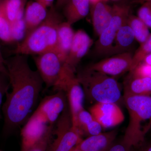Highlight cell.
<instances>
[{
	"label": "cell",
	"instance_id": "1",
	"mask_svg": "<svg viewBox=\"0 0 151 151\" xmlns=\"http://www.w3.org/2000/svg\"><path fill=\"white\" fill-rule=\"evenodd\" d=\"M10 92L2 106L3 134L9 136L27 122L35 108L44 82L37 70L32 69L27 55L17 54L5 60Z\"/></svg>",
	"mask_w": 151,
	"mask_h": 151
},
{
	"label": "cell",
	"instance_id": "2",
	"mask_svg": "<svg viewBox=\"0 0 151 151\" xmlns=\"http://www.w3.org/2000/svg\"><path fill=\"white\" fill-rule=\"evenodd\" d=\"M62 16L54 8L48 11L46 19L32 31L18 44L16 54L38 55L55 50L57 39L58 29L63 22Z\"/></svg>",
	"mask_w": 151,
	"mask_h": 151
},
{
	"label": "cell",
	"instance_id": "3",
	"mask_svg": "<svg viewBox=\"0 0 151 151\" xmlns=\"http://www.w3.org/2000/svg\"><path fill=\"white\" fill-rule=\"evenodd\" d=\"M129 122L122 140L131 148L146 138L151 129V96L124 97Z\"/></svg>",
	"mask_w": 151,
	"mask_h": 151
},
{
	"label": "cell",
	"instance_id": "4",
	"mask_svg": "<svg viewBox=\"0 0 151 151\" xmlns=\"http://www.w3.org/2000/svg\"><path fill=\"white\" fill-rule=\"evenodd\" d=\"M76 76L83 88L85 97L90 101L116 103L122 98L120 85L112 76L87 68Z\"/></svg>",
	"mask_w": 151,
	"mask_h": 151
},
{
	"label": "cell",
	"instance_id": "5",
	"mask_svg": "<svg viewBox=\"0 0 151 151\" xmlns=\"http://www.w3.org/2000/svg\"><path fill=\"white\" fill-rule=\"evenodd\" d=\"M35 62L45 89L62 90L68 81L76 75L65 65L54 50L36 55Z\"/></svg>",
	"mask_w": 151,
	"mask_h": 151
},
{
	"label": "cell",
	"instance_id": "6",
	"mask_svg": "<svg viewBox=\"0 0 151 151\" xmlns=\"http://www.w3.org/2000/svg\"><path fill=\"white\" fill-rule=\"evenodd\" d=\"M113 7V14L111 22L94 44V53L98 57L109 56L117 33L127 23L131 14V6L127 4H116Z\"/></svg>",
	"mask_w": 151,
	"mask_h": 151
},
{
	"label": "cell",
	"instance_id": "7",
	"mask_svg": "<svg viewBox=\"0 0 151 151\" xmlns=\"http://www.w3.org/2000/svg\"><path fill=\"white\" fill-rule=\"evenodd\" d=\"M54 135L55 137L52 139L46 151H70L82 139L72 126L68 104L55 123Z\"/></svg>",
	"mask_w": 151,
	"mask_h": 151
},
{
	"label": "cell",
	"instance_id": "8",
	"mask_svg": "<svg viewBox=\"0 0 151 151\" xmlns=\"http://www.w3.org/2000/svg\"><path fill=\"white\" fill-rule=\"evenodd\" d=\"M67 101L65 92L58 90L45 97L34 112L48 125H54L67 105Z\"/></svg>",
	"mask_w": 151,
	"mask_h": 151
},
{
	"label": "cell",
	"instance_id": "9",
	"mask_svg": "<svg viewBox=\"0 0 151 151\" xmlns=\"http://www.w3.org/2000/svg\"><path fill=\"white\" fill-rule=\"evenodd\" d=\"M133 55L131 52L114 55L103 58L87 68L112 77L121 75L131 70Z\"/></svg>",
	"mask_w": 151,
	"mask_h": 151
},
{
	"label": "cell",
	"instance_id": "10",
	"mask_svg": "<svg viewBox=\"0 0 151 151\" xmlns=\"http://www.w3.org/2000/svg\"><path fill=\"white\" fill-rule=\"evenodd\" d=\"M49 126L34 112L21 129L20 151H27L37 144L43 137Z\"/></svg>",
	"mask_w": 151,
	"mask_h": 151
},
{
	"label": "cell",
	"instance_id": "11",
	"mask_svg": "<svg viewBox=\"0 0 151 151\" xmlns=\"http://www.w3.org/2000/svg\"><path fill=\"white\" fill-rule=\"evenodd\" d=\"M89 112L105 129L116 127L125 119L123 111L117 103H96L90 108Z\"/></svg>",
	"mask_w": 151,
	"mask_h": 151
},
{
	"label": "cell",
	"instance_id": "12",
	"mask_svg": "<svg viewBox=\"0 0 151 151\" xmlns=\"http://www.w3.org/2000/svg\"><path fill=\"white\" fill-rule=\"evenodd\" d=\"M93 40L88 34L82 29L75 32L73 41L65 64L74 72L78 63L93 44Z\"/></svg>",
	"mask_w": 151,
	"mask_h": 151
},
{
	"label": "cell",
	"instance_id": "13",
	"mask_svg": "<svg viewBox=\"0 0 151 151\" xmlns=\"http://www.w3.org/2000/svg\"><path fill=\"white\" fill-rule=\"evenodd\" d=\"M63 91L66 94L72 126L76 129L78 113L84 109L83 105L85 97L84 90L76 75L68 81Z\"/></svg>",
	"mask_w": 151,
	"mask_h": 151
},
{
	"label": "cell",
	"instance_id": "14",
	"mask_svg": "<svg viewBox=\"0 0 151 151\" xmlns=\"http://www.w3.org/2000/svg\"><path fill=\"white\" fill-rule=\"evenodd\" d=\"M117 134L116 130L101 132L82 139L76 147L81 151H106L115 142Z\"/></svg>",
	"mask_w": 151,
	"mask_h": 151
},
{
	"label": "cell",
	"instance_id": "15",
	"mask_svg": "<svg viewBox=\"0 0 151 151\" xmlns=\"http://www.w3.org/2000/svg\"><path fill=\"white\" fill-rule=\"evenodd\" d=\"M91 16L94 32L99 37L108 27L113 14V6L100 1L92 5Z\"/></svg>",
	"mask_w": 151,
	"mask_h": 151
},
{
	"label": "cell",
	"instance_id": "16",
	"mask_svg": "<svg viewBox=\"0 0 151 151\" xmlns=\"http://www.w3.org/2000/svg\"><path fill=\"white\" fill-rule=\"evenodd\" d=\"M47 8L46 6L36 1L29 2L26 4L24 13L26 35L45 20L48 14Z\"/></svg>",
	"mask_w": 151,
	"mask_h": 151
},
{
	"label": "cell",
	"instance_id": "17",
	"mask_svg": "<svg viewBox=\"0 0 151 151\" xmlns=\"http://www.w3.org/2000/svg\"><path fill=\"white\" fill-rule=\"evenodd\" d=\"M75 32L72 25L66 21L60 24L58 29L56 47L54 51L65 63L73 41Z\"/></svg>",
	"mask_w": 151,
	"mask_h": 151
},
{
	"label": "cell",
	"instance_id": "18",
	"mask_svg": "<svg viewBox=\"0 0 151 151\" xmlns=\"http://www.w3.org/2000/svg\"><path fill=\"white\" fill-rule=\"evenodd\" d=\"M90 0H68L64 6L66 22L71 25L86 17L90 10Z\"/></svg>",
	"mask_w": 151,
	"mask_h": 151
},
{
	"label": "cell",
	"instance_id": "19",
	"mask_svg": "<svg viewBox=\"0 0 151 151\" xmlns=\"http://www.w3.org/2000/svg\"><path fill=\"white\" fill-rule=\"evenodd\" d=\"M151 78H134L128 76L124 86V97L151 96Z\"/></svg>",
	"mask_w": 151,
	"mask_h": 151
},
{
	"label": "cell",
	"instance_id": "20",
	"mask_svg": "<svg viewBox=\"0 0 151 151\" xmlns=\"http://www.w3.org/2000/svg\"><path fill=\"white\" fill-rule=\"evenodd\" d=\"M135 40H136L132 29L127 22L117 33L109 56L130 52L129 50Z\"/></svg>",
	"mask_w": 151,
	"mask_h": 151
},
{
	"label": "cell",
	"instance_id": "21",
	"mask_svg": "<svg viewBox=\"0 0 151 151\" xmlns=\"http://www.w3.org/2000/svg\"><path fill=\"white\" fill-rule=\"evenodd\" d=\"M27 0H2L0 2V9L12 24L17 17L24 14Z\"/></svg>",
	"mask_w": 151,
	"mask_h": 151
},
{
	"label": "cell",
	"instance_id": "22",
	"mask_svg": "<svg viewBox=\"0 0 151 151\" xmlns=\"http://www.w3.org/2000/svg\"><path fill=\"white\" fill-rule=\"evenodd\" d=\"M127 24L132 29L135 40L140 45L145 42L150 35L148 27L137 16L130 14Z\"/></svg>",
	"mask_w": 151,
	"mask_h": 151
},
{
	"label": "cell",
	"instance_id": "23",
	"mask_svg": "<svg viewBox=\"0 0 151 151\" xmlns=\"http://www.w3.org/2000/svg\"><path fill=\"white\" fill-rule=\"evenodd\" d=\"M151 53V33L145 42L140 45V46L133 55L132 58L131 70L142 62L146 56ZM129 71V72H130Z\"/></svg>",
	"mask_w": 151,
	"mask_h": 151
},
{
	"label": "cell",
	"instance_id": "24",
	"mask_svg": "<svg viewBox=\"0 0 151 151\" xmlns=\"http://www.w3.org/2000/svg\"><path fill=\"white\" fill-rule=\"evenodd\" d=\"M0 39L5 42H12V24L1 9Z\"/></svg>",
	"mask_w": 151,
	"mask_h": 151
},
{
	"label": "cell",
	"instance_id": "25",
	"mask_svg": "<svg viewBox=\"0 0 151 151\" xmlns=\"http://www.w3.org/2000/svg\"><path fill=\"white\" fill-rule=\"evenodd\" d=\"M55 126V124L49 125L41 139L27 151H46L49 144L54 136Z\"/></svg>",
	"mask_w": 151,
	"mask_h": 151
},
{
	"label": "cell",
	"instance_id": "26",
	"mask_svg": "<svg viewBox=\"0 0 151 151\" xmlns=\"http://www.w3.org/2000/svg\"><path fill=\"white\" fill-rule=\"evenodd\" d=\"M26 35L24 18L17 20L12 24V42L22 41Z\"/></svg>",
	"mask_w": 151,
	"mask_h": 151
},
{
	"label": "cell",
	"instance_id": "27",
	"mask_svg": "<svg viewBox=\"0 0 151 151\" xmlns=\"http://www.w3.org/2000/svg\"><path fill=\"white\" fill-rule=\"evenodd\" d=\"M137 12V17L148 27L151 28V1L142 4Z\"/></svg>",
	"mask_w": 151,
	"mask_h": 151
},
{
	"label": "cell",
	"instance_id": "28",
	"mask_svg": "<svg viewBox=\"0 0 151 151\" xmlns=\"http://www.w3.org/2000/svg\"><path fill=\"white\" fill-rule=\"evenodd\" d=\"M129 76L134 78L150 77L151 76V65L141 63L130 71Z\"/></svg>",
	"mask_w": 151,
	"mask_h": 151
},
{
	"label": "cell",
	"instance_id": "29",
	"mask_svg": "<svg viewBox=\"0 0 151 151\" xmlns=\"http://www.w3.org/2000/svg\"><path fill=\"white\" fill-rule=\"evenodd\" d=\"M10 84L7 76L0 73V110L2 106L3 98L9 89ZM1 116V115H0Z\"/></svg>",
	"mask_w": 151,
	"mask_h": 151
},
{
	"label": "cell",
	"instance_id": "30",
	"mask_svg": "<svg viewBox=\"0 0 151 151\" xmlns=\"http://www.w3.org/2000/svg\"><path fill=\"white\" fill-rule=\"evenodd\" d=\"M130 151H151V138L146 139L131 148Z\"/></svg>",
	"mask_w": 151,
	"mask_h": 151
},
{
	"label": "cell",
	"instance_id": "31",
	"mask_svg": "<svg viewBox=\"0 0 151 151\" xmlns=\"http://www.w3.org/2000/svg\"><path fill=\"white\" fill-rule=\"evenodd\" d=\"M131 149L126 145L122 140L118 142H115L106 151H130Z\"/></svg>",
	"mask_w": 151,
	"mask_h": 151
},
{
	"label": "cell",
	"instance_id": "32",
	"mask_svg": "<svg viewBox=\"0 0 151 151\" xmlns=\"http://www.w3.org/2000/svg\"><path fill=\"white\" fill-rule=\"evenodd\" d=\"M0 73H3L8 77V72L4 63L0 60Z\"/></svg>",
	"mask_w": 151,
	"mask_h": 151
},
{
	"label": "cell",
	"instance_id": "33",
	"mask_svg": "<svg viewBox=\"0 0 151 151\" xmlns=\"http://www.w3.org/2000/svg\"><path fill=\"white\" fill-rule=\"evenodd\" d=\"M34 1L43 4L48 8V7L52 6L55 0H34Z\"/></svg>",
	"mask_w": 151,
	"mask_h": 151
},
{
	"label": "cell",
	"instance_id": "34",
	"mask_svg": "<svg viewBox=\"0 0 151 151\" xmlns=\"http://www.w3.org/2000/svg\"><path fill=\"white\" fill-rule=\"evenodd\" d=\"M68 0H56V7L58 8L62 7L65 5Z\"/></svg>",
	"mask_w": 151,
	"mask_h": 151
},
{
	"label": "cell",
	"instance_id": "35",
	"mask_svg": "<svg viewBox=\"0 0 151 151\" xmlns=\"http://www.w3.org/2000/svg\"><path fill=\"white\" fill-rule=\"evenodd\" d=\"M142 63H144L146 64L151 65V53L146 56Z\"/></svg>",
	"mask_w": 151,
	"mask_h": 151
},
{
	"label": "cell",
	"instance_id": "36",
	"mask_svg": "<svg viewBox=\"0 0 151 151\" xmlns=\"http://www.w3.org/2000/svg\"><path fill=\"white\" fill-rule=\"evenodd\" d=\"M150 1H151V0H137L136 1V3H138V4H143L145 3Z\"/></svg>",
	"mask_w": 151,
	"mask_h": 151
},
{
	"label": "cell",
	"instance_id": "37",
	"mask_svg": "<svg viewBox=\"0 0 151 151\" xmlns=\"http://www.w3.org/2000/svg\"><path fill=\"white\" fill-rule=\"evenodd\" d=\"M100 1H103V0H90V4L92 5L97 2Z\"/></svg>",
	"mask_w": 151,
	"mask_h": 151
},
{
	"label": "cell",
	"instance_id": "38",
	"mask_svg": "<svg viewBox=\"0 0 151 151\" xmlns=\"http://www.w3.org/2000/svg\"><path fill=\"white\" fill-rule=\"evenodd\" d=\"M0 60L3 61L5 63V60L3 58L1 52V50H0Z\"/></svg>",
	"mask_w": 151,
	"mask_h": 151
},
{
	"label": "cell",
	"instance_id": "39",
	"mask_svg": "<svg viewBox=\"0 0 151 151\" xmlns=\"http://www.w3.org/2000/svg\"><path fill=\"white\" fill-rule=\"evenodd\" d=\"M70 151H81L80 150H79L78 148L76 147H74L73 148L71 149V150Z\"/></svg>",
	"mask_w": 151,
	"mask_h": 151
},
{
	"label": "cell",
	"instance_id": "40",
	"mask_svg": "<svg viewBox=\"0 0 151 151\" xmlns=\"http://www.w3.org/2000/svg\"><path fill=\"white\" fill-rule=\"evenodd\" d=\"M0 151H4L2 150H0Z\"/></svg>",
	"mask_w": 151,
	"mask_h": 151
},
{
	"label": "cell",
	"instance_id": "41",
	"mask_svg": "<svg viewBox=\"0 0 151 151\" xmlns=\"http://www.w3.org/2000/svg\"><path fill=\"white\" fill-rule=\"evenodd\" d=\"M103 1H105V0H103Z\"/></svg>",
	"mask_w": 151,
	"mask_h": 151
},
{
	"label": "cell",
	"instance_id": "42",
	"mask_svg": "<svg viewBox=\"0 0 151 151\" xmlns=\"http://www.w3.org/2000/svg\"><path fill=\"white\" fill-rule=\"evenodd\" d=\"M150 78H151V76H150Z\"/></svg>",
	"mask_w": 151,
	"mask_h": 151
}]
</instances>
